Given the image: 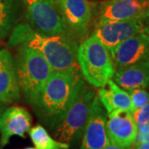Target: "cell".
Segmentation results:
<instances>
[{
  "mask_svg": "<svg viewBox=\"0 0 149 149\" xmlns=\"http://www.w3.org/2000/svg\"><path fill=\"white\" fill-rule=\"evenodd\" d=\"M22 44L38 51L53 71H80L77 61L78 45L71 35L49 36L22 22L13 29L8 45L15 47Z\"/></svg>",
  "mask_w": 149,
  "mask_h": 149,
  "instance_id": "2",
  "label": "cell"
},
{
  "mask_svg": "<svg viewBox=\"0 0 149 149\" xmlns=\"http://www.w3.org/2000/svg\"><path fill=\"white\" fill-rule=\"evenodd\" d=\"M77 61L83 78L94 87L104 86L115 72L109 50L93 35L78 47Z\"/></svg>",
  "mask_w": 149,
  "mask_h": 149,
  "instance_id": "3",
  "label": "cell"
},
{
  "mask_svg": "<svg viewBox=\"0 0 149 149\" xmlns=\"http://www.w3.org/2000/svg\"><path fill=\"white\" fill-rule=\"evenodd\" d=\"M115 70L149 60V35L143 30L109 51Z\"/></svg>",
  "mask_w": 149,
  "mask_h": 149,
  "instance_id": "11",
  "label": "cell"
},
{
  "mask_svg": "<svg viewBox=\"0 0 149 149\" xmlns=\"http://www.w3.org/2000/svg\"><path fill=\"white\" fill-rule=\"evenodd\" d=\"M26 20L37 32L49 35L70 34L56 0H24Z\"/></svg>",
  "mask_w": 149,
  "mask_h": 149,
  "instance_id": "6",
  "label": "cell"
},
{
  "mask_svg": "<svg viewBox=\"0 0 149 149\" xmlns=\"http://www.w3.org/2000/svg\"><path fill=\"white\" fill-rule=\"evenodd\" d=\"M95 95V90L84 83L64 117L52 129L56 140L70 144L83 134Z\"/></svg>",
  "mask_w": 149,
  "mask_h": 149,
  "instance_id": "5",
  "label": "cell"
},
{
  "mask_svg": "<svg viewBox=\"0 0 149 149\" xmlns=\"http://www.w3.org/2000/svg\"><path fill=\"white\" fill-rule=\"evenodd\" d=\"M29 136L37 149H68L70 145L56 140L43 126L37 124L30 128Z\"/></svg>",
  "mask_w": 149,
  "mask_h": 149,
  "instance_id": "17",
  "label": "cell"
},
{
  "mask_svg": "<svg viewBox=\"0 0 149 149\" xmlns=\"http://www.w3.org/2000/svg\"><path fill=\"white\" fill-rule=\"evenodd\" d=\"M56 3L70 34L75 38H85L92 17V8L89 1L56 0Z\"/></svg>",
  "mask_w": 149,
  "mask_h": 149,
  "instance_id": "8",
  "label": "cell"
},
{
  "mask_svg": "<svg viewBox=\"0 0 149 149\" xmlns=\"http://www.w3.org/2000/svg\"><path fill=\"white\" fill-rule=\"evenodd\" d=\"M148 10L146 0H108L98 7V22L143 18Z\"/></svg>",
  "mask_w": 149,
  "mask_h": 149,
  "instance_id": "12",
  "label": "cell"
},
{
  "mask_svg": "<svg viewBox=\"0 0 149 149\" xmlns=\"http://www.w3.org/2000/svg\"><path fill=\"white\" fill-rule=\"evenodd\" d=\"M15 0H0V39H3L10 32L16 19Z\"/></svg>",
  "mask_w": 149,
  "mask_h": 149,
  "instance_id": "18",
  "label": "cell"
},
{
  "mask_svg": "<svg viewBox=\"0 0 149 149\" xmlns=\"http://www.w3.org/2000/svg\"><path fill=\"white\" fill-rule=\"evenodd\" d=\"M143 142H149V130L147 131V132H143V133L138 132V133H137L135 145L141 143H143Z\"/></svg>",
  "mask_w": 149,
  "mask_h": 149,
  "instance_id": "21",
  "label": "cell"
},
{
  "mask_svg": "<svg viewBox=\"0 0 149 149\" xmlns=\"http://www.w3.org/2000/svg\"><path fill=\"white\" fill-rule=\"evenodd\" d=\"M134 149H149V142H143L135 145Z\"/></svg>",
  "mask_w": 149,
  "mask_h": 149,
  "instance_id": "23",
  "label": "cell"
},
{
  "mask_svg": "<svg viewBox=\"0 0 149 149\" xmlns=\"http://www.w3.org/2000/svg\"><path fill=\"white\" fill-rule=\"evenodd\" d=\"M142 21L143 24V31L148 35H149V10L146 13V14L142 18Z\"/></svg>",
  "mask_w": 149,
  "mask_h": 149,
  "instance_id": "22",
  "label": "cell"
},
{
  "mask_svg": "<svg viewBox=\"0 0 149 149\" xmlns=\"http://www.w3.org/2000/svg\"><path fill=\"white\" fill-rule=\"evenodd\" d=\"M113 80L124 91L149 86V60L115 70Z\"/></svg>",
  "mask_w": 149,
  "mask_h": 149,
  "instance_id": "15",
  "label": "cell"
},
{
  "mask_svg": "<svg viewBox=\"0 0 149 149\" xmlns=\"http://www.w3.org/2000/svg\"><path fill=\"white\" fill-rule=\"evenodd\" d=\"M0 149H1V148H0Z\"/></svg>",
  "mask_w": 149,
  "mask_h": 149,
  "instance_id": "29",
  "label": "cell"
},
{
  "mask_svg": "<svg viewBox=\"0 0 149 149\" xmlns=\"http://www.w3.org/2000/svg\"><path fill=\"white\" fill-rule=\"evenodd\" d=\"M15 68L20 91L31 104L53 70L38 51L24 44L18 46Z\"/></svg>",
  "mask_w": 149,
  "mask_h": 149,
  "instance_id": "4",
  "label": "cell"
},
{
  "mask_svg": "<svg viewBox=\"0 0 149 149\" xmlns=\"http://www.w3.org/2000/svg\"><path fill=\"white\" fill-rule=\"evenodd\" d=\"M133 116L138 127V132L149 130V103L133 112Z\"/></svg>",
  "mask_w": 149,
  "mask_h": 149,
  "instance_id": "19",
  "label": "cell"
},
{
  "mask_svg": "<svg viewBox=\"0 0 149 149\" xmlns=\"http://www.w3.org/2000/svg\"><path fill=\"white\" fill-rule=\"evenodd\" d=\"M84 83L80 71H52L30 104L52 130L64 117Z\"/></svg>",
  "mask_w": 149,
  "mask_h": 149,
  "instance_id": "1",
  "label": "cell"
},
{
  "mask_svg": "<svg viewBox=\"0 0 149 149\" xmlns=\"http://www.w3.org/2000/svg\"><path fill=\"white\" fill-rule=\"evenodd\" d=\"M20 97L13 58L6 49L0 50V101L11 104L19 100Z\"/></svg>",
  "mask_w": 149,
  "mask_h": 149,
  "instance_id": "14",
  "label": "cell"
},
{
  "mask_svg": "<svg viewBox=\"0 0 149 149\" xmlns=\"http://www.w3.org/2000/svg\"><path fill=\"white\" fill-rule=\"evenodd\" d=\"M97 96L107 113L115 109H126L132 113L134 111L128 93L120 88L113 79L100 88Z\"/></svg>",
  "mask_w": 149,
  "mask_h": 149,
  "instance_id": "16",
  "label": "cell"
},
{
  "mask_svg": "<svg viewBox=\"0 0 149 149\" xmlns=\"http://www.w3.org/2000/svg\"><path fill=\"white\" fill-rule=\"evenodd\" d=\"M6 109V104L0 101V117L3 113V112L4 111V109Z\"/></svg>",
  "mask_w": 149,
  "mask_h": 149,
  "instance_id": "25",
  "label": "cell"
},
{
  "mask_svg": "<svg viewBox=\"0 0 149 149\" xmlns=\"http://www.w3.org/2000/svg\"><path fill=\"white\" fill-rule=\"evenodd\" d=\"M107 112L95 95L83 132L80 149H104L109 140L106 131Z\"/></svg>",
  "mask_w": 149,
  "mask_h": 149,
  "instance_id": "10",
  "label": "cell"
},
{
  "mask_svg": "<svg viewBox=\"0 0 149 149\" xmlns=\"http://www.w3.org/2000/svg\"><path fill=\"white\" fill-rule=\"evenodd\" d=\"M32 126V116L29 112L20 106L5 109L0 117V148L9 143L13 136L25 138Z\"/></svg>",
  "mask_w": 149,
  "mask_h": 149,
  "instance_id": "13",
  "label": "cell"
},
{
  "mask_svg": "<svg viewBox=\"0 0 149 149\" xmlns=\"http://www.w3.org/2000/svg\"><path fill=\"white\" fill-rule=\"evenodd\" d=\"M143 30L142 18L97 22L93 36L109 51Z\"/></svg>",
  "mask_w": 149,
  "mask_h": 149,
  "instance_id": "9",
  "label": "cell"
},
{
  "mask_svg": "<svg viewBox=\"0 0 149 149\" xmlns=\"http://www.w3.org/2000/svg\"><path fill=\"white\" fill-rule=\"evenodd\" d=\"M25 149H37L36 148H31V147H29V148H27Z\"/></svg>",
  "mask_w": 149,
  "mask_h": 149,
  "instance_id": "26",
  "label": "cell"
},
{
  "mask_svg": "<svg viewBox=\"0 0 149 149\" xmlns=\"http://www.w3.org/2000/svg\"><path fill=\"white\" fill-rule=\"evenodd\" d=\"M106 131L109 143L131 149L135 145L138 127L133 113L126 109H115L107 114Z\"/></svg>",
  "mask_w": 149,
  "mask_h": 149,
  "instance_id": "7",
  "label": "cell"
},
{
  "mask_svg": "<svg viewBox=\"0 0 149 149\" xmlns=\"http://www.w3.org/2000/svg\"><path fill=\"white\" fill-rule=\"evenodd\" d=\"M147 1H148V3H149V0H147Z\"/></svg>",
  "mask_w": 149,
  "mask_h": 149,
  "instance_id": "27",
  "label": "cell"
},
{
  "mask_svg": "<svg viewBox=\"0 0 149 149\" xmlns=\"http://www.w3.org/2000/svg\"><path fill=\"white\" fill-rule=\"evenodd\" d=\"M146 1H147V0H146Z\"/></svg>",
  "mask_w": 149,
  "mask_h": 149,
  "instance_id": "28",
  "label": "cell"
},
{
  "mask_svg": "<svg viewBox=\"0 0 149 149\" xmlns=\"http://www.w3.org/2000/svg\"><path fill=\"white\" fill-rule=\"evenodd\" d=\"M104 149H127V148H122V147H120V146H118V145H115V144H113V143H109L107 145L106 147L104 148Z\"/></svg>",
  "mask_w": 149,
  "mask_h": 149,
  "instance_id": "24",
  "label": "cell"
},
{
  "mask_svg": "<svg viewBox=\"0 0 149 149\" xmlns=\"http://www.w3.org/2000/svg\"><path fill=\"white\" fill-rule=\"evenodd\" d=\"M130 96L133 109L136 110L149 103V92L143 88H136L127 91Z\"/></svg>",
  "mask_w": 149,
  "mask_h": 149,
  "instance_id": "20",
  "label": "cell"
}]
</instances>
